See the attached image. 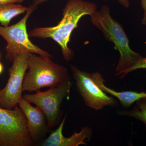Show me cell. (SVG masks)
Listing matches in <instances>:
<instances>
[{
  "instance_id": "6da1fadb",
  "label": "cell",
  "mask_w": 146,
  "mask_h": 146,
  "mask_svg": "<svg viewBox=\"0 0 146 146\" xmlns=\"http://www.w3.org/2000/svg\"><path fill=\"white\" fill-rule=\"evenodd\" d=\"M97 10L94 3L84 0H68L63 9V17L57 25L36 27L29 33V37L50 38L60 46L63 58L66 61L73 59L74 53L68 47L71 34L78 27L83 16H91Z\"/></svg>"
},
{
  "instance_id": "7a4b0ae2",
  "label": "cell",
  "mask_w": 146,
  "mask_h": 146,
  "mask_svg": "<svg viewBox=\"0 0 146 146\" xmlns=\"http://www.w3.org/2000/svg\"><path fill=\"white\" fill-rule=\"evenodd\" d=\"M91 16V21L102 32L108 41L115 45L120 54L119 60L116 67V74L122 77L125 73L143 57L131 49L128 39L121 25L110 14L109 7L103 5Z\"/></svg>"
},
{
  "instance_id": "3957f363",
  "label": "cell",
  "mask_w": 146,
  "mask_h": 146,
  "mask_svg": "<svg viewBox=\"0 0 146 146\" xmlns=\"http://www.w3.org/2000/svg\"><path fill=\"white\" fill-rule=\"evenodd\" d=\"M51 57L31 54L29 58L28 71L23 84V91L38 92L42 88L57 86L70 79L67 68L54 63Z\"/></svg>"
},
{
  "instance_id": "277c9868",
  "label": "cell",
  "mask_w": 146,
  "mask_h": 146,
  "mask_svg": "<svg viewBox=\"0 0 146 146\" xmlns=\"http://www.w3.org/2000/svg\"><path fill=\"white\" fill-rule=\"evenodd\" d=\"M36 8L31 4L28 7L23 18L18 23L10 26H0V36L7 42L5 50V58L8 61L13 62L18 56L23 53L35 54L52 57L48 52L34 44L29 39L27 23Z\"/></svg>"
},
{
  "instance_id": "5b68a950",
  "label": "cell",
  "mask_w": 146,
  "mask_h": 146,
  "mask_svg": "<svg viewBox=\"0 0 146 146\" xmlns=\"http://www.w3.org/2000/svg\"><path fill=\"white\" fill-rule=\"evenodd\" d=\"M34 144L27 118L19 106L12 109L0 107V146H30Z\"/></svg>"
},
{
  "instance_id": "8992f818",
  "label": "cell",
  "mask_w": 146,
  "mask_h": 146,
  "mask_svg": "<svg viewBox=\"0 0 146 146\" xmlns=\"http://www.w3.org/2000/svg\"><path fill=\"white\" fill-rule=\"evenodd\" d=\"M71 86L72 83L68 79L46 91L25 94L23 98L42 110L46 118L48 127L50 129L55 126L59 120L61 104L70 94Z\"/></svg>"
},
{
  "instance_id": "52a82bcc",
  "label": "cell",
  "mask_w": 146,
  "mask_h": 146,
  "mask_svg": "<svg viewBox=\"0 0 146 146\" xmlns=\"http://www.w3.org/2000/svg\"><path fill=\"white\" fill-rule=\"evenodd\" d=\"M30 54H21L13 60L9 69V78L3 89L0 90V107L12 109L23 98V84L28 68Z\"/></svg>"
},
{
  "instance_id": "ba28073f",
  "label": "cell",
  "mask_w": 146,
  "mask_h": 146,
  "mask_svg": "<svg viewBox=\"0 0 146 146\" xmlns=\"http://www.w3.org/2000/svg\"><path fill=\"white\" fill-rule=\"evenodd\" d=\"M71 68L78 90L86 105L96 110L117 105L116 100L108 96L95 82L92 74L80 70L74 65H71Z\"/></svg>"
},
{
  "instance_id": "9c48e42d",
  "label": "cell",
  "mask_w": 146,
  "mask_h": 146,
  "mask_svg": "<svg viewBox=\"0 0 146 146\" xmlns=\"http://www.w3.org/2000/svg\"><path fill=\"white\" fill-rule=\"evenodd\" d=\"M18 106L27 118L28 128L32 139L35 143H37L44 136L49 128L46 116L39 108L33 106L23 98Z\"/></svg>"
},
{
  "instance_id": "30bf717a",
  "label": "cell",
  "mask_w": 146,
  "mask_h": 146,
  "mask_svg": "<svg viewBox=\"0 0 146 146\" xmlns=\"http://www.w3.org/2000/svg\"><path fill=\"white\" fill-rule=\"evenodd\" d=\"M66 115L63 118L59 126L52 131L48 137L45 139L42 145L44 146H78L80 145H86L84 140L90 135L89 128L84 127L80 132H75L70 137H64L63 130Z\"/></svg>"
},
{
  "instance_id": "8fae6325",
  "label": "cell",
  "mask_w": 146,
  "mask_h": 146,
  "mask_svg": "<svg viewBox=\"0 0 146 146\" xmlns=\"http://www.w3.org/2000/svg\"><path fill=\"white\" fill-rule=\"evenodd\" d=\"M95 82L99 87L106 93L110 94L117 98L123 107H129L135 102L142 99L146 98V92L126 91L118 92L106 86L105 82L101 74L98 72L92 73Z\"/></svg>"
},
{
  "instance_id": "7c38bea8",
  "label": "cell",
  "mask_w": 146,
  "mask_h": 146,
  "mask_svg": "<svg viewBox=\"0 0 146 146\" xmlns=\"http://www.w3.org/2000/svg\"><path fill=\"white\" fill-rule=\"evenodd\" d=\"M28 7L19 3L0 5V24L3 27L9 26L13 18L27 12Z\"/></svg>"
},
{
  "instance_id": "4fadbf2b",
  "label": "cell",
  "mask_w": 146,
  "mask_h": 146,
  "mask_svg": "<svg viewBox=\"0 0 146 146\" xmlns=\"http://www.w3.org/2000/svg\"><path fill=\"white\" fill-rule=\"evenodd\" d=\"M136 105L130 111H121L120 115L129 116L140 120L145 125L146 127V98L136 102Z\"/></svg>"
},
{
  "instance_id": "5bb4252c",
  "label": "cell",
  "mask_w": 146,
  "mask_h": 146,
  "mask_svg": "<svg viewBox=\"0 0 146 146\" xmlns=\"http://www.w3.org/2000/svg\"><path fill=\"white\" fill-rule=\"evenodd\" d=\"M139 69H146V57H144L143 56L141 58V59L136 64L129 68L125 73L123 78L128 73H130V72Z\"/></svg>"
},
{
  "instance_id": "9a60e30c",
  "label": "cell",
  "mask_w": 146,
  "mask_h": 146,
  "mask_svg": "<svg viewBox=\"0 0 146 146\" xmlns=\"http://www.w3.org/2000/svg\"><path fill=\"white\" fill-rule=\"evenodd\" d=\"M141 4L144 11L143 18L142 20V23L143 25H145L146 24V0H141Z\"/></svg>"
},
{
  "instance_id": "2e32d148",
  "label": "cell",
  "mask_w": 146,
  "mask_h": 146,
  "mask_svg": "<svg viewBox=\"0 0 146 146\" xmlns=\"http://www.w3.org/2000/svg\"><path fill=\"white\" fill-rule=\"evenodd\" d=\"M25 0H0V5L9 3H21Z\"/></svg>"
},
{
  "instance_id": "e0dca14e",
  "label": "cell",
  "mask_w": 146,
  "mask_h": 146,
  "mask_svg": "<svg viewBox=\"0 0 146 146\" xmlns=\"http://www.w3.org/2000/svg\"><path fill=\"white\" fill-rule=\"evenodd\" d=\"M103 1H106L107 0H103ZM117 1L125 8H127L129 7L130 3L129 0H117Z\"/></svg>"
},
{
  "instance_id": "ac0fdd59",
  "label": "cell",
  "mask_w": 146,
  "mask_h": 146,
  "mask_svg": "<svg viewBox=\"0 0 146 146\" xmlns=\"http://www.w3.org/2000/svg\"><path fill=\"white\" fill-rule=\"evenodd\" d=\"M48 1V0H33V2L32 5L37 7V6L45 2H46Z\"/></svg>"
},
{
  "instance_id": "d6986e66",
  "label": "cell",
  "mask_w": 146,
  "mask_h": 146,
  "mask_svg": "<svg viewBox=\"0 0 146 146\" xmlns=\"http://www.w3.org/2000/svg\"><path fill=\"white\" fill-rule=\"evenodd\" d=\"M4 70V66L2 63L0 62V74L2 73Z\"/></svg>"
},
{
  "instance_id": "ffe728a7",
  "label": "cell",
  "mask_w": 146,
  "mask_h": 146,
  "mask_svg": "<svg viewBox=\"0 0 146 146\" xmlns=\"http://www.w3.org/2000/svg\"><path fill=\"white\" fill-rule=\"evenodd\" d=\"M1 53H0V58H1Z\"/></svg>"
}]
</instances>
